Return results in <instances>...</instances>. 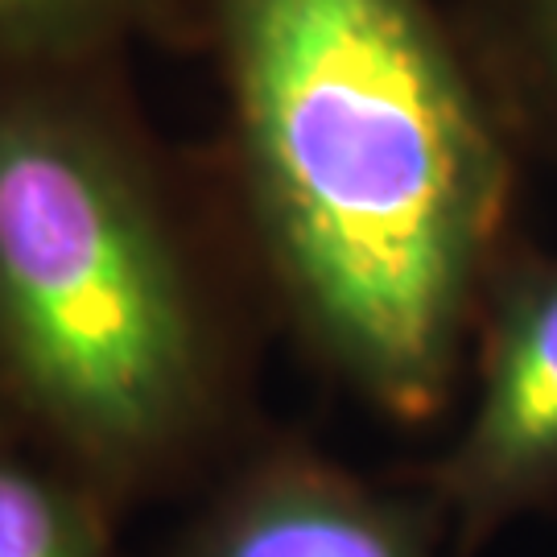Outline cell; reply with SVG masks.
<instances>
[{"label":"cell","mask_w":557,"mask_h":557,"mask_svg":"<svg viewBox=\"0 0 557 557\" xmlns=\"http://www.w3.org/2000/svg\"><path fill=\"white\" fill-rule=\"evenodd\" d=\"M239 165L301 319L400 418L446 388L504 161L425 0H215Z\"/></svg>","instance_id":"6da1fadb"},{"label":"cell","mask_w":557,"mask_h":557,"mask_svg":"<svg viewBox=\"0 0 557 557\" xmlns=\"http://www.w3.org/2000/svg\"><path fill=\"white\" fill-rule=\"evenodd\" d=\"M0 388L108 508L207 425V335L158 199L41 91H0Z\"/></svg>","instance_id":"7a4b0ae2"},{"label":"cell","mask_w":557,"mask_h":557,"mask_svg":"<svg viewBox=\"0 0 557 557\" xmlns=\"http://www.w3.org/2000/svg\"><path fill=\"white\" fill-rule=\"evenodd\" d=\"M442 483L471 529L557 483V269L529 277L504 306L475 418Z\"/></svg>","instance_id":"3957f363"},{"label":"cell","mask_w":557,"mask_h":557,"mask_svg":"<svg viewBox=\"0 0 557 557\" xmlns=\"http://www.w3.org/2000/svg\"><path fill=\"white\" fill-rule=\"evenodd\" d=\"M170 557H434L413 512L306 455L248 462Z\"/></svg>","instance_id":"277c9868"},{"label":"cell","mask_w":557,"mask_h":557,"mask_svg":"<svg viewBox=\"0 0 557 557\" xmlns=\"http://www.w3.org/2000/svg\"><path fill=\"white\" fill-rule=\"evenodd\" d=\"M0 557H112L108 499L59 462L0 446Z\"/></svg>","instance_id":"5b68a950"},{"label":"cell","mask_w":557,"mask_h":557,"mask_svg":"<svg viewBox=\"0 0 557 557\" xmlns=\"http://www.w3.org/2000/svg\"><path fill=\"white\" fill-rule=\"evenodd\" d=\"M133 0H0V62L71 54L116 25Z\"/></svg>","instance_id":"8992f818"},{"label":"cell","mask_w":557,"mask_h":557,"mask_svg":"<svg viewBox=\"0 0 557 557\" xmlns=\"http://www.w3.org/2000/svg\"><path fill=\"white\" fill-rule=\"evenodd\" d=\"M541 4V17H545V25H549V34L557 38V0H537Z\"/></svg>","instance_id":"52a82bcc"}]
</instances>
